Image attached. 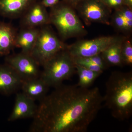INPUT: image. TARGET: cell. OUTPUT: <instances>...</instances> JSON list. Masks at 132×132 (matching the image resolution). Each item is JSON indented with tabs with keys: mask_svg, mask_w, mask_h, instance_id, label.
<instances>
[{
	"mask_svg": "<svg viewBox=\"0 0 132 132\" xmlns=\"http://www.w3.org/2000/svg\"><path fill=\"white\" fill-rule=\"evenodd\" d=\"M49 14L50 24L56 27L63 40L81 36L86 33L75 9L62 1L50 8Z\"/></svg>",
	"mask_w": 132,
	"mask_h": 132,
	"instance_id": "3957f363",
	"label": "cell"
},
{
	"mask_svg": "<svg viewBox=\"0 0 132 132\" xmlns=\"http://www.w3.org/2000/svg\"><path fill=\"white\" fill-rule=\"evenodd\" d=\"M23 80L10 66L0 65V93L10 95L21 88Z\"/></svg>",
	"mask_w": 132,
	"mask_h": 132,
	"instance_id": "8fae6325",
	"label": "cell"
},
{
	"mask_svg": "<svg viewBox=\"0 0 132 132\" xmlns=\"http://www.w3.org/2000/svg\"><path fill=\"white\" fill-rule=\"evenodd\" d=\"M83 1L84 0H62V1L75 9L77 6Z\"/></svg>",
	"mask_w": 132,
	"mask_h": 132,
	"instance_id": "603a6c76",
	"label": "cell"
},
{
	"mask_svg": "<svg viewBox=\"0 0 132 132\" xmlns=\"http://www.w3.org/2000/svg\"><path fill=\"white\" fill-rule=\"evenodd\" d=\"M67 46L49 26H42L39 28L31 55L39 65L43 67L58 53L65 49Z\"/></svg>",
	"mask_w": 132,
	"mask_h": 132,
	"instance_id": "5b68a950",
	"label": "cell"
},
{
	"mask_svg": "<svg viewBox=\"0 0 132 132\" xmlns=\"http://www.w3.org/2000/svg\"><path fill=\"white\" fill-rule=\"evenodd\" d=\"M38 0H0V14L10 19L20 18Z\"/></svg>",
	"mask_w": 132,
	"mask_h": 132,
	"instance_id": "7c38bea8",
	"label": "cell"
},
{
	"mask_svg": "<svg viewBox=\"0 0 132 132\" xmlns=\"http://www.w3.org/2000/svg\"><path fill=\"white\" fill-rule=\"evenodd\" d=\"M39 31L38 28H21L16 34L15 47L21 48L22 53L31 54Z\"/></svg>",
	"mask_w": 132,
	"mask_h": 132,
	"instance_id": "9a60e30c",
	"label": "cell"
},
{
	"mask_svg": "<svg viewBox=\"0 0 132 132\" xmlns=\"http://www.w3.org/2000/svg\"><path fill=\"white\" fill-rule=\"evenodd\" d=\"M5 62L16 71L23 81L40 77V65L31 54L21 52L9 55L6 56Z\"/></svg>",
	"mask_w": 132,
	"mask_h": 132,
	"instance_id": "ba28073f",
	"label": "cell"
},
{
	"mask_svg": "<svg viewBox=\"0 0 132 132\" xmlns=\"http://www.w3.org/2000/svg\"><path fill=\"white\" fill-rule=\"evenodd\" d=\"M111 21L114 27L119 31L125 32L132 31V19L124 15L119 9L115 10Z\"/></svg>",
	"mask_w": 132,
	"mask_h": 132,
	"instance_id": "ac0fdd59",
	"label": "cell"
},
{
	"mask_svg": "<svg viewBox=\"0 0 132 132\" xmlns=\"http://www.w3.org/2000/svg\"><path fill=\"white\" fill-rule=\"evenodd\" d=\"M21 28H38L50 24L49 13L41 1L31 5L21 17Z\"/></svg>",
	"mask_w": 132,
	"mask_h": 132,
	"instance_id": "9c48e42d",
	"label": "cell"
},
{
	"mask_svg": "<svg viewBox=\"0 0 132 132\" xmlns=\"http://www.w3.org/2000/svg\"><path fill=\"white\" fill-rule=\"evenodd\" d=\"M121 58L124 65L132 66V44L130 40L125 38L122 43Z\"/></svg>",
	"mask_w": 132,
	"mask_h": 132,
	"instance_id": "d6986e66",
	"label": "cell"
},
{
	"mask_svg": "<svg viewBox=\"0 0 132 132\" xmlns=\"http://www.w3.org/2000/svg\"><path fill=\"white\" fill-rule=\"evenodd\" d=\"M103 3L111 9H118L124 6L123 0H101Z\"/></svg>",
	"mask_w": 132,
	"mask_h": 132,
	"instance_id": "44dd1931",
	"label": "cell"
},
{
	"mask_svg": "<svg viewBox=\"0 0 132 132\" xmlns=\"http://www.w3.org/2000/svg\"><path fill=\"white\" fill-rule=\"evenodd\" d=\"M75 67L76 73L78 74L79 78V82L77 85L80 87L89 88L101 74L78 64H75Z\"/></svg>",
	"mask_w": 132,
	"mask_h": 132,
	"instance_id": "e0dca14e",
	"label": "cell"
},
{
	"mask_svg": "<svg viewBox=\"0 0 132 132\" xmlns=\"http://www.w3.org/2000/svg\"><path fill=\"white\" fill-rule=\"evenodd\" d=\"M38 106L34 101L21 93H17L15 97L14 106L11 114L8 118L9 122L21 119L34 118Z\"/></svg>",
	"mask_w": 132,
	"mask_h": 132,
	"instance_id": "30bf717a",
	"label": "cell"
},
{
	"mask_svg": "<svg viewBox=\"0 0 132 132\" xmlns=\"http://www.w3.org/2000/svg\"><path fill=\"white\" fill-rule=\"evenodd\" d=\"M17 33L11 24L0 21V57L9 55L15 48Z\"/></svg>",
	"mask_w": 132,
	"mask_h": 132,
	"instance_id": "5bb4252c",
	"label": "cell"
},
{
	"mask_svg": "<svg viewBox=\"0 0 132 132\" xmlns=\"http://www.w3.org/2000/svg\"><path fill=\"white\" fill-rule=\"evenodd\" d=\"M123 37L102 36L89 40L78 41L67 45L66 49L73 58H86L101 54L112 43Z\"/></svg>",
	"mask_w": 132,
	"mask_h": 132,
	"instance_id": "8992f818",
	"label": "cell"
},
{
	"mask_svg": "<svg viewBox=\"0 0 132 132\" xmlns=\"http://www.w3.org/2000/svg\"><path fill=\"white\" fill-rule=\"evenodd\" d=\"M86 25L99 23L109 25L112 9L101 0H84L75 8Z\"/></svg>",
	"mask_w": 132,
	"mask_h": 132,
	"instance_id": "52a82bcc",
	"label": "cell"
},
{
	"mask_svg": "<svg viewBox=\"0 0 132 132\" xmlns=\"http://www.w3.org/2000/svg\"><path fill=\"white\" fill-rule=\"evenodd\" d=\"M55 89L40 101L29 131H86L104 101L98 88L62 84Z\"/></svg>",
	"mask_w": 132,
	"mask_h": 132,
	"instance_id": "6da1fadb",
	"label": "cell"
},
{
	"mask_svg": "<svg viewBox=\"0 0 132 132\" xmlns=\"http://www.w3.org/2000/svg\"><path fill=\"white\" fill-rule=\"evenodd\" d=\"M125 38L112 43L104 50L101 54L109 67L124 65L121 58V50L122 43Z\"/></svg>",
	"mask_w": 132,
	"mask_h": 132,
	"instance_id": "2e32d148",
	"label": "cell"
},
{
	"mask_svg": "<svg viewBox=\"0 0 132 132\" xmlns=\"http://www.w3.org/2000/svg\"><path fill=\"white\" fill-rule=\"evenodd\" d=\"M123 5L132 9V0H123Z\"/></svg>",
	"mask_w": 132,
	"mask_h": 132,
	"instance_id": "cb8c5ba5",
	"label": "cell"
},
{
	"mask_svg": "<svg viewBox=\"0 0 132 132\" xmlns=\"http://www.w3.org/2000/svg\"><path fill=\"white\" fill-rule=\"evenodd\" d=\"M42 67L40 78L49 87H58L76 73L73 59L66 48L54 55Z\"/></svg>",
	"mask_w": 132,
	"mask_h": 132,
	"instance_id": "277c9868",
	"label": "cell"
},
{
	"mask_svg": "<svg viewBox=\"0 0 132 132\" xmlns=\"http://www.w3.org/2000/svg\"><path fill=\"white\" fill-rule=\"evenodd\" d=\"M104 101L113 116L121 121L128 119L132 114V73L115 71L106 84Z\"/></svg>",
	"mask_w": 132,
	"mask_h": 132,
	"instance_id": "7a4b0ae2",
	"label": "cell"
},
{
	"mask_svg": "<svg viewBox=\"0 0 132 132\" xmlns=\"http://www.w3.org/2000/svg\"><path fill=\"white\" fill-rule=\"evenodd\" d=\"M60 1V0H42L41 2L46 8H51L57 5Z\"/></svg>",
	"mask_w": 132,
	"mask_h": 132,
	"instance_id": "7402d4cb",
	"label": "cell"
},
{
	"mask_svg": "<svg viewBox=\"0 0 132 132\" xmlns=\"http://www.w3.org/2000/svg\"><path fill=\"white\" fill-rule=\"evenodd\" d=\"M49 88L40 77L23 81L21 88L22 93L29 98L40 101L46 97Z\"/></svg>",
	"mask_w": 132,
	"mask_h": 132,
	"instance_id": "4fadbf2b",
	"label": "cell"
},
{
	"mask_svg": "<svg viewBox=\"0 0 132 132\" xmlns=\"http://www.w3.org/2000/svg\"><path fill=\"white\" fill-rule=\"evenodd\" d=\"M79 58L81 60L86 62H90L93 64H96L100 66L104 70L106 69L108 67L104 59L102 58L101 54L94 55L92 57H86V58Z\"/></svg>",
	"mask_w": 132,
	"mask_h": 132,
	"instance_id": "ffe728a7",
	"label": "cell"
}]
</instances>
